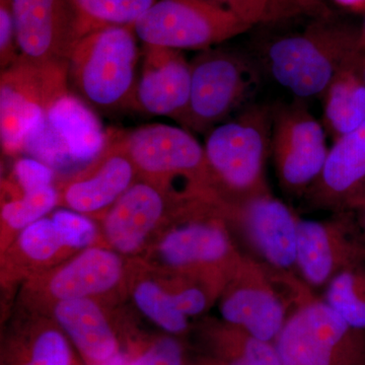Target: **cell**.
Returning a JSON list of instances; mask_svg holds the SVG:
<instances>
[{
	"label": "cell",
	"instance_id": "4316f807",
	"mask_svg": "<svg viewBox=\"0 0 365 365\" xmlns=\"http://www.w3.org/2000/svg\"><path fill=\"white\" fill-rule=\"evenodd\" d=\"M134 304L153 324L170 335H182L189 330L188 317L178 311L162 280L143 276L131 285Z\"/></svg>",
	"mask_w": 365,
	"mask_h": 365
},
{
	"label": "cell",
	"instance_id": "4dcf8cb0",
	"mask_svg": "<svg viewBox=\"0 0 365 365\" xmlns=\"http://www.w3.org/2000/svg\"><path fill=\"white\" fill-rule=\"evenodd\" d=\"M11 0H0V64L7 68L20 58Z\"/></svg>",
	"mask_w": 365,
	"mask_h": 365
},
{
	"label": "cell",
	"instance_id": "ac0fdd59",
	"mask_svg": "<svg viewBox=\"0 0 365 365\" xmlns=\"http://www.w3.org/2000/svg\"><path fill=\"white\" fill-rule=\"evenodd\" d=\"M191 64L182 51L144 45L143 66L137 81V111L181 121L189 104Z\"/></svg>",
	"mask_w": 365,
	"mask_h": 365
},
{
	"label": "cell",
	"instance_id": "d6986e66",
	"mask_svg": "<svg viewBox=\"0 0 365 365\" xmlns=\"http://www.w3.org/2000/svg\"><path fill=\"white\" fill-rule=\"evenodd\" d=\"M365 184V122L333 141L325 165L304 198L314 209L345 210Z\"/></svg>",
	"mask_w": 365,
	"mask_h": 365
},
{
	"label": "cell",
	"instance_id": "6da1fadb",
	"mask_svg": "<svg viewBox=\"0 0 365 365\" xmlns=\"http://www.w3.org/2000/svg\"><path fill=\"white\" fill-rule=\"evenodd\" d=\"M242 257L225 220V201L201 197L187 201L158 232L144 262L160 273L202 278L222 292Z\"/></svg>",
	"mask_w": 365,
	"mask_h": 365
},
{
	"label": "cell",
	"instance_id": "9c48e42d",
	"mask_svg": "<svg viewBox=\"0 0 365 365\" xmlns=\"http://www.w3.org/2000/svg\"><path fill=\"white\" fill-rule=\"evenodd\" d=\"M132 28L144 45L204 51L252 26L215 0H157Z\"/></svg>",
	"mask_w": 365,
	"mask_h": 365
},
{
	"label": "cell",
	"instance_id": "74e56055",
	"mask_svg": "<svg viewBox=\"0 0 365 365\" xmlns=\"http://www.w3.org/2000/svg\"><path fill=\"white\" fill-rule=\"evenodd\" d=\"M213 365H216V364H213Z\"/></svg>",
	"mask_w": 365,
	"mask_h": 365
},
{
	"label": "cell",
	"instance_id": "3957f363",
	"mask_svg": "<svg viewBox=\"0 0 365 365\" xmlns=\"http://www.w3.org/2000/svg\"><path fill=\"white\" fill-rule=\"evenodd\" d=\"M272 125L273 106L251 105L206 134V160L223 200L239 202L270 193L265 165Z\"/></svg>",
	"mask_w": 365,
	"mask_h": 365
},
{
	"label": "cell",
	"instance_id": "5b68a950",
	"mask_svg": "<svg viewBox=\"0 0 365 365\" xmlns=\"http://www.w3.org/2000/svg\"><path fill=\"white\" fill-rule=\"evenodd\" d=\"M136 39L132 26H107L76 42L69 55L68 76L79 98L98 109H134Z\"/></svg>",
	"mask_w": 365,
	"mask_h": 365
},
{
	"label": "cell",
	"instance_id": "ffe728a7",
	"mask_svg": "<svg viewBox=\"0 0 365 365\" xmlns=\"http://www.w3.org/2000/svg\"><path fill=\"white\" fill-rule=\"evenodd\" d=\"M37 126L58 143L71 158L76 173L93 162L108 141V131L104 130L90 105L71 91L55 101Z\"/></svg>",
	"mask_w": 365,
	"mask_h": 365
},
{
	"label": "cell",
	"instance_id": "4fadbf2b",
	"mask_svg": "<svg viewBox=\"0 0 365 365\" xmlns=\"http://www.w3.org/2000/svg\"><path fill=\"white\" fill-rule=\"evenodd\" d=\"M364 262V232L351 209L323 220L299 217L297 272L312 289L325 288L341 271Z\"/></svg>",
	"mask_w": 365,
	"mask_h": 365
},
{
	"label": "cell",
	"instance_id": "2e32d148",
	"mask_svg": "<svg viewBox=\"0 0 365 365\" xmlns=\"http://www.w3.org/2000/svg\"><path fill=\"white\" fill-rule=\"evenodd\" d=\"M21 58L35 63L68 62L81 38L72 0H11Z\"/></svg>",
	"mask_w": 365,
	"mask_h": 365
},
{
	"label": "cell",
	"instance_id": "1f68e13d",
	"mask_svg": "<svg viewBox=\"0 0 365 365\" xmlns=\"http://www.w3.org/2000/svg\"><path fill=\"white\" fill-rule=\"evenodd\" d=\"M318 0H268L263 24L277 23L313 9Z\"/></svg>",
	"mask_w": 365,
	"mask_h": 365
},
{
	"label": "cell",
	"instance_id": "44dd1931",
	"mask_svg": "<svg viewBox=\"0 0 365 365\" xmlns=\"http://www.w3.org/2000/svg\"><path fill=\"white\" fill-rule=\"evenodd\" d=\"M78 253L51 213L26 227L4 251L2 268L13 278H33Z\"/></svg>",
	"mask_w": 365,
	"mask_h": 365
},
{
	"label": "cell",
	"instance_id": "f1b7e54d",
	"mask_svg": "<svg viewBox=\"0 0 365 365\" xmlns=\"http://www.w3.org/2000/svg\"><path fill=\"white\" fill-rule=\"evenodd\" d=\"M16 365H72L66 335L56 324L41 326Z\"/></svg>",
	"mask_w": 365,
	"mask_h": 365
},
{
	"label": "cell",
	"instance_id": "e575fe53",
	"mask_svg": "<svg viewBox=\"0 0 365 365\" xmlns=\"http://www.w3.org/2000/svg\"><path fill=\"white\" fill-rule=\"evenodd\" d=\"M334 1L353 11H362L365 9V0H334Z\"/></svg>",
	"mask_w": 365,
	"mask_h": 365
},
{
	"label": "cell",
	"instance_id": "836d02e7",
	"mask_svg": "<svg viewBox=\"0 0 365 365\" xmlns=\"http://www.w3.org/2000/svg\"><path fill=\"white\" fill-rule=\"evenodd\" d=\"M347 209H351L354 211L355 215L359 218L360 227L362 228L365 239V184L352 197L351 200L348 203Z\"/></svg>",
	"mask_w": 365,
	"mask_h": 365
},
{
	"label": "cell",
	"instance_id": "8992f818",
	"mask_svg": "<svg viewBox=\"0 0 365 365\" xmlns=\"http://www.w3.org/2000/svg\"><path fill=\"white\" fill-rule=\"evenodd\" d=\"M122 140L141 179L162 185L184 199L220 195L204 146L187 129L148 124L122 130Z\"/></svg>",
	"mask_w": 365,
	"mask_h": 365
},
{
	"label": "cell",
	"instance_id": "5bb4252c",
	"mask_svg": "<svg viewBox=\"0 0 365 365\" xmlns=\"http://www.w3.org/2000/svg\"><path fill=\"white\" fill-rule=\"evenodd\" d=\"M187 201L139 178L101 217L106 246L124 257L143 254Z\"/></svg>",
	"mask_w": 365,
	"mask_h": 365
},
{
	"label": "cell",
	"instance_id": "30bf717a",
	"mask_svg": "<svg viewBox=\"0 0 365 365\" xmlns=\"http://www.w3.org/2000/svg\"><path fill=\"white\" fill-rule=\"evenodd\" d=\"M68 62L35 63L19 58L1 71L0 134L7 155L23 153L26 137L68 90Z\"/></svg>",
	"mask_w": 365,
	"mask_h": 365
},
{
	"label": "cell",
	"instance_id": "d6a6232c",
	"mask_svg": "<svg viewBox=\"0 0 365 365\" xmlns=\"http://www.w3.org/2000/svg\"><path fill=\"white\" fill-rule=\"evenodd\" d=\"M237 14L242 21L253 26L263 24L268 0H215Z\"/></svg>",
	"mask_w": 365,
	"mask_h": 365
},
{
	"label": "cell",
	"instance_id": "8d00e7d4",
	"mask_svg": "<svg viewBox=\"0 0 365 365\" xmlns=\"http://www.w3.org/2000/svg\"><path fill=\"white\" fill-rule=\"evenodd\" d=\"M362 30H364V38H365V24H364V26H362Z\"/></svg>",
	"mask_w": 365,
	"mask_h": 365
},
{
	"label": "cell",
	"instance_id": "e0dca14e",
	"mask_svg": "<svg viewBox=\"0 0 365 365\" xmlns=\"http://www.w3.org/2000/svg\"><path fill=\"white\" fill-rule=\"evenodd\" d=\"M125 258L105 245L88 247L58 267L33 277L31 287L45 297L50 306L62 300L98 299L126 284L129 267Z\"/></svg>",
	"mask_w": 365,
	"mask_h": 365
},
{
	"label": "cell",
	"instance_id": "7402d4cb",
	"mask_svg": "<svg viewBox=\"0 0 365 365\" xmlns=\"http://www.w3.org/2000/svg\"><path fill=\"white\" fill-rule=\"evenodd\" d=\"M51 309L54 323L88 364H102L121 353L116 333L98 299L62 300Z\"/></svg>",
	"mask_w": 365,
	"mask_h": 365
},
{
	"label": "cell",
	"instance_id": "7c38bea8",
	"mask_svg": "<svg viewBox=\"0 0 365 365\" xmlns=\"http://www.w3.org/2000/svg\"><path fill=\"white\" fill-rule=\"evenodd\" d=\"M225 220L257 260L269 267L297 274L299 216L272 193L239 202H225Z\"/></svg>",
	"mask_w": 365,
	"mask_h": 365
},
{
	"label": "cell",
	"instance_id": "d590c367",
	"mask_svg": "<svg viewBox=\"0 0 365 365\" xmlns=\"http://www.w3.org/2000/svg\"><path fill=\"white\" fill-rule=\"evenodd\" d=\"M361 71H362V74H364V78L365 79V55H364V59H362V62H361Z\"/></svg>",
	"mask_w": 365,
	"mask_h": 365
},
{
	"label": "cell",
	"instance_id": "484cf974",
	"mask_svg": "<svg viewBox=\"0 0 365 365\" xmlns=\"http://www.w3.org/2000/svg\"><path fill=\"white\" fill-rule=\"evenodd\" d=\"M322 299L348 325L365 333V262L337 274Z\"/></svg>",
	"mask_w": 365,
	"mask_h": 365
},
{
	"label": "cell",
	"instance_id": "ba28073f",
	"mask_svg": "<svg viewBox=\"0 0 365 365\" xmlns=\"http://www.w3.org/2000/svg\"><path fill=\"white\" fill-rule=\"evenodd\" d=\"M190 64L189 104L180 121L188 131L207 134L245 104L260 83L253 62L230 50H204Z\"/></svg>",
	"mask_w": 365,
	"mask_h": 365
},
{
	"label": "cell",
	"instance_id": "f546056e",
	"mask_svg": "<svg viewBox=\"0 0 365 365\" xmlns=\"http://www.w3.org/2000/svg\"><path fill=\"white\" fill-rule=\"evenodd\" d=\"M127 365H185L184 348L173 336H163L128 360Z\"/></svg>",
	"mask_w": 365,
	"mask_h": 365
},
{
	"label": "cell",
	"instance_id": "8fae6325",
	"mask_svg": "<svg viewBox=\"0 0 365 365\" xmlns=\"http://www.w3.org/2000/svg\"><path fill=\"white\" fill-rule=\"evenodd\" d=\"M327 132L302 98L273 107L271 155L283 191L304 196L318 179L327 157Z\"/></svg>",
	"mask_w": 365,
	"mask_h": 365
},
{
	"label": "cell",
	"instance_id": "277c9868",
	"mask_svg": "<svg viewBox=\"0 0 365 365\" xmlns=\"http://www.w3.org/2000/svg\"><path fill=\"white\" fill-rule=\"evenodd\" d=\"M312 292L297 274L269 267L244 253L218 307L225 323L274 343L294 307Z\"/></svg>",
	"mask_w": 365,
	"mask_h": 365
},
{
	"label": "cell",
	"instance_id": "83f0119b",
	"mask_svg": "<svg viewBox=\"0 0 365 365\" xmlns=\"http://www.w3.org/2000/svg\"><path fill=\"white\" fill-rule=\"evenodd\" d=\"M157 0H72L78 11L81 37L107 26H133Z\"/></svg>",
	"mask_w": 365,
	"mask_h": 365
},
{
	"label": "cell",
	"instance_id": "9a60e30c",
	"mask_svg": "<svg viewBox=\"0 0 365 365\" xmlns=\"http://www.w3.org/2000/svg\"><path fill=\"white\" fill-rule=\"evenodd\" d=\"M139 179L122 140V130H108V141L90 165L56 184L58 205L74 212L102 217Z\"/></svg>",
	"mask_w": 365,
	"mask_h": 365
},
{
	"label": "cell",
	"instance_id": "7a4b0ae2",
	"mask_svg": "<svg viewBox=\"0 0 365 365\" xmlns=\"http://www.w3.org/2000/svg\"><path fill=\"white\" fill-rule=\"evenodd\" d=\"M364 52L362 26L322 16L302 32L270 41L265 61L272 78L304 100L321 98L343 64Z\"/></svg>",
	"mask_w": 365,
	"mask_h": 365
},
{
	"label": "cell",
	"instance_id": "d4e9b609",
	"mask_svg": "<svg viewBox=\"0 0 365 365\" xmlns=\"http://www.w3.org/2000/svg\"><path fill=\"white\" fill-rule=\"evenodd\" d=\"M203 334L218 360L240 359L249 365H282L273 342L255 337L225 321L204 324Z\"/></svg>",
	"mask_w": 365,
	"mask_h": 365
},
{
	"label": "cell",
	"instance_id": "cb8c5ba5",
	"mask_svg": "<svg viewBox=\"0 0 365 365\" xmlns=\"http://www.w3.org/2000/svg\"><path fill=\"white\" fill-rule=\"evenodd\" d=\"M2 251L21 230L45 217L58 205L56 185L37 189H19L11 182H2Z\"/></svg>",
	"mask_w": 365,
	"mask_h": 365
},
{
	"label": "cell",
	"instance_id": "603a6c76",
	"mask_svg": "<svg viewBox=\"0 0 365 365\" xmlns=\"http://www.w3.org/2000/svg\"><path fill=\"white\" fill-rule=\"evenodd\" d=\"M365 52L348 60L324 91V128L333 141L365 122V79L361 62Z\"/></svg>",
	"mask_w": 365,
	"mask_h": 365
},
{
	"label": "cell",
	"instance_id": "52a82bcc",
	"mask_svg": "<svg viewBox=\"0 0 365 365\" xmlns=\"http://www.w3.org/2000/svg\"><path fill=\"white\" fill-rule=\"evenodd\" d=\"M282 365H365V333L311 292L274 341Z\"/></svg>",
	"mask_w": 365,
	"mask_h": 365
}]
</instances>
